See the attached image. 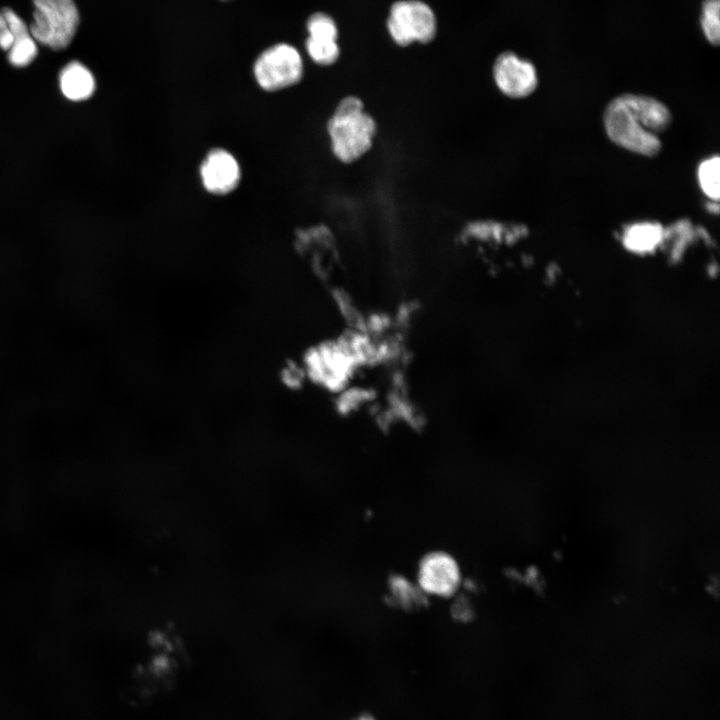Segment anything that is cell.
<instances>
[{"instance_id": "6da1fadb", "label": "cell", "mask_w": 720, "mask_h": 720, "mask_svg": "<svg viewBox=\"0 0 720 720\" xmlns=\"http://www.w3.org/2000/svg\"><path fill=\"white\" fill-rule=\"evenodd\" d=\"M671 123L669 108L660 100L643 94L619 95L607 104L603 113L604 130L610 141L645 157L660 153L659 135Z\"/></svg>"}, {"instance_id": "7a4b0ae2", "label": "cell", "mask_w": 720, "mask_h": 720, "mask_svg": "<svg viewBox=\"0 0 720 720\" xmlns=\"http://www.w3.org/2000/svg\"><path fill=\"white\" fill-rule=\"evenodd\" d=\"M333 155L350 164L362 158L373 146L377 124L357 96L342 98L327 122Z\"/></svg>"}, {"instance_id": "3957f363", "label": "cell", "mask_w": 720, "mask_h": 720, "mask_svg": "<svg viewBox=\"0 0 720 720\" xmlns=\"http://www.w3.org/2000/svg\"><path fill=\"white\" fill-rule=\"evenodd\" d=\"M33 4L29 30L34 40L53 50L67 48L80 23L74 0H33Z\"/></svg>"}, {"instance_id": "277c9868", "label": "cell", "mask_w": 720, "mask_h": 720, "mask_svg": "<svg viewBox=\"0 0 720 720\" xmlns=\"http://www.w3.org/2000/svg\"><path fill=\"white\" fill-rule=\"evenodd\" d=\"M300 52L287 43H277L262 51L253 64V75L265 91L275 92L297 84L303 77Z\"/></svg>"}, {"instance_id": "5b68a950", "label": "cell", "mask_w": 720, "mask_h": 720, "mask_svg": "<svg viewBox=\"0 0 720 720\" xmlns=\"http://www.w3.org/2000/svg\"><path fill=\"white\" fill-rule=\"evenodd\" d=\"M390 36L400 46L412 42H430L436 34V18L432 9L418 0L394 3L387 20Z\"/></svg>"}, {"instance_id": "8992f818", "label": "cell", "mask_w": 720, "mask_h": 720, "mask_svg": "<svg viewBox=\"0 0 720 720\" xmlns=\"http://www.w3.org/2000/svg\"><path fill=\"white\" fill-rule=\"evenodd\" d=\"M492 73L497 88L509 98L527 97L538 86V75L533 63L513 52L501 53L494 62Z\"/></svg>"}, {"instance_id": "52a82bcc", "label": "cell", "mask_w": 720, "mask_h": 720, "mask_svg": "<svg viewBox=\"0 0 720 720\" xmlns=\"http://www.w3.org/2000/svg\"><path fill=\"white\" fill-rule=\"evenodd\" d=\"M417 578L418 586L424 594L448 597L459 585L460 572L450 555L432 552L421 560Z\"/></svg>"}, {"instance_id": "ba28073f", "label": "cell", "mask_w": 720, "mask_h": 720, "mask_svg": "<svg viewBox=\"0 0 720 720\" xmlns=\"http://www.w3.org/2000/svg\"><path fill=\"white\" fill-rule=\"evenodd\" d=\"M200 178L209 193L225 195L236 189L241 168L235 156L223 148L210 150L200 165Z\"/></svg>"}, {"instance_id": "9c48e42d", "label": "cell", "mask_w": 720, "mask_h": 720, "mask_svg": "<svg viewBox=\"0 0 720 720\" xmlns=\"http://www.w3.org/2000/svg\"><path fill=\"white\" fill-rule=\"evenodd\" d=\"M13 34V44L8 50V60L15 67H25L32 63L38 54L37 42L32 37L29 26L9 7L1 9Z\"/></svg>"}, {"instance_id": "30bf717a", "label": "cell", "mask_w": 720, "mask_h": 720, "mask_svg": "<svg viewBox=\"0 0 720 720\" xmlns=\"http://www.w3.org/2000/svg\"><path fill=\"white\" fill-rule=\"evenodd\" d=\"M59 84L62 94L71 101L90 98L96 88L91 71L78 61L68 63L60 72Z\"/></svg>"}, {"instance_id": "8fae6325", "label": "cell", "mask_w": 720, "mask_h": 720, "mask_svg": "<svg viewBox=\"0 0 720 720\" xmlns=\"http://www.w3.org/2000/svg\"><path fill=\"white\" fill-rule=\"evenodd\" d=\"M664 239V228L656 222H641L629 226L623 234L624 246L635 253L653 251Z\"/></svg>"}, {"instance_id": "7c38bea8", "label": "cell", "mask_w": 720, "mask_h": 720, "mask_svg": "<svg viewBox=\"0 0 720 720\" xmlns=\"http://www.w3.org/2000/svg\"><path fill=\"white\" fill-rule=\"evenodd\" d=\"M390 595L393 602L402 608H416L424 600V592L401 576L393 577L390 582Z\"/></svg>"}, {"instance_id": "4fadbf2b", "label": "cell", "mask_w": 720, "mask_h": 720, "mask_svg": "<svg viewBox=\"0 0 720 720\" xmlns=\"http://www.w3.org/2000/svg\"><path fill=\"white\" fill-rule=\"evenodd\" d=\"M720 0H704L701 7L700 26L706 40L718 45L720 40Z\"/></svg>"}, {"instance_id": "5bb4252c", "label": "cell", "mask_w": 720, "mask_h": 720, "mask_svg": "<svg viewBox=\"0 0 720 720\" xmlns=\"http://www.w3.org/2000/svg\"><path fill=\"white\" fill-rule=\"evenodd\" d=\"M719 170L718 156L704 160L698 167V181L704 194L713 201L719 200Z\"/></svg>"}, {"instance_id": "9a60e30c", "label": "cell", "mask_w": 720, "mask_h": 720, "mask_svg": "<svg viewBox=\"0 0 720 720\" xmlns=\"http://www.w3.org/2000/svg\"><path fill=\"white\" fill-rule=\"evenodd\" d=\"M306 28L310 39L337 41V26L334 20L325 13L312 14L306 22Z\"/></svg>"}, {"instance_id": "2e32d148", "label": "cell", "mask_w": 720, "mask_h": 720, "mask_svg": "<svg viewBox=\"0 0 720 720\" xmlns=\"http://www.w3.org/2000/svg\"><path fill=\"white\" fill-rule=\"evenodd\" d=\"M305 47L309 57L316 64L323 66L335 63L340 54L337 41L314 40L307 38Z\"/></svg>"}, {"instance_id": "e0dca14e", "label": "cell", "mask_w": 720, "mask_h": 720, "mask_svg": "<svg viewBox=\"0 0 720 720\" xmlns=\"http://www.w3.org/2000/svg\"><path fill=\"white\" fill-rule=\"evenodd\" d=\"M13 44V34L10 27L0 10V48L8 51Z\"/></svg>"}, {"instance_id": "ac0fdd59", "label": "cell", "mask_w": 720, "mask_h": 720, "mask_svg": "<svg viewBox=\"0 0 720 720\" xmlns=\"http://www.w3.org/2000/svg\"><path fill=\"white\" fill-rule=\"evenodd\" d=\"M454 610L456 617L462 620L467 619L471 615L470 606L464 600L457 601L454 605Z\"/></svg>"}, {"instance_id": "d6986e66", "label": "cell", "mask_w": 720, "mask_h": 720, "mask_svg": "<svg viewBox=\"0 0 720 720\" xmlns=\"http://www.w3.org/2000/svg\"><path fill=\"white\" fill-rule=\"evenodd\" d=\"M354 720H375L371 715L362 714Z\"/></svg>"}, {"instance_id": "ffe728a7", "label": "cell", "mask_w": 720, "mask_h": 720, "mask_svg": "<svg viewBox=\"0 0 720 720\" xmlns=\"http://www.w3.org/2000/svg\"><path fill=\"white\" fill-rule=\"evenodd\" d=\"M222 1H226V0H222Z\"/></svg>"}]
</instances>
